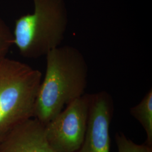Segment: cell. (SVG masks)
<instances>
[{
  "label": "cell",
  "mask_w": 152,
  "mask_h": 152,
  "mask_svg": "<svg viewBox=\"0 0 152 152\" xmlns=\"http://www.w3.org/2000/svg\"><path fill=\"white\" fill-rule=\"evenodd\" d=\"M114 111L113 99L108 92L90 94L87 130L75 152H110V126Z\"/></svg>",
  "instance_id": "5b68a950"
},
{
  "label": "cell",
  "mask_w": 152,
  "mask_h": 152,
  "mask_svg": "<svg viewBox=\"0 0 152 152\" xmlns=\"http://www.w3.org/2000/svg\"><path fill=\"white\" fill-rule=\"evenodd\" d=\"M13 45V33L6 22L0 17V59L6 57Z\"/></svg>",
  "instance_id": "9c48e42d"
},
{
  "label": "cell",
  "mask_w": 152,
  "mask_h": 152,
  "mask_svg": "<svg viewBox=\"0 0 152 152\" xmlns=\"http://www.w3.org/2000/svg\"><path fill=\"white\" fill-rule=\"evenodd\" d=\"M90 94H85L45 125L46 135L55 152H75L81 146L87 130Z\"/></svg>",
  "instance_id": "277c9868"
},
{
  "label": "cell",
  "mask_w": 152,
  "mask_h": 152,
  "mask_svg": "<svg viewBox=\"0 0 152 152\" xmlns=\"http://www.w3.org/2000/svg\"><path fill=\"white\" fill-rule=\"evenodd\" d=\"M131 115L142 126L147 135L145 141L152 146V88H151L141 101L130 109Z\"/></svg>",
  "instance_id": "52a82bcc"
},
{
  "label": "cell",
  "mask_w": 152,
  "mask_h": 152,
  "mask_svg": "<svg viewBox=\"0 0 152 152\" xmlns=\"http://www.w3.org/2000/svg\"><path fill=\"white\" fill-rule=\"evenodd\" d=\"M0 152H55L46 135L45 125L31 118L15 126L0 140Z\"/></svg>",
  "instance_id": "8992f818"
},
{
  "label": "cell",
  "mask_w": 152,
  "mask_h": 152,
  "mask_svg": "<svg viewBox=\"0 0 152 152\" xmlns=\"http://www.w3.org/2000/svg\"><path fill=\"white\" fill-rule=\"evenodd\" d=\"M46 68L36 100L33 118L47 125L85 93L88 67L81 52L65 45L46 55Z\"/></svg>",
  "instance_id": "6da1fadb"
},
{
  "label": "cell",
  "mask_w": 152,
  "mask_h": 152,
  "mask_svg": "<svg viewBox=\"0 0 152 152\" xmlns=\"http://www.w3.org/2000/svg\"><path fill=\"white\" fill-rule=\"evenodd\" d=\"M115 141L118 152H152V146L145 142L137 144L126 136L122 132H118L115 134Z\"/></svg>",
  "instance_id": "ba28073f"
},
{
  "label": "cell",
  "mask_w": 152,
  "mask_h": 152,
  "mask_svg": "<svg viewBox=\"0 0 152 152\" xmlns=\"http://www.w3.org/2000/svg\"><path fill=\"white\" fill-rule=\"evenodd\" d=\"M32 14L15 22L14 45L23 57L37 59L60 46L68 26L63 0H33Z\"/></svg>",
  "instance_id": "7a4b0ae2"
},
{
  "label": "cell",
  "mask_w": 152,
  "mask_h": 152,
  "mask_svg": "<svg viewBox=\"0 0 152 152\" xmlns=\"http://www.w3.org/2000/svg\"><path fill=\"white\" fill-rule=\"evenodd\" d=\"M42 73L26 63L0 59V140L25 120L33 118Z\"/></svg>",
  "instance_id": "3957f363"
}]
</instances>
